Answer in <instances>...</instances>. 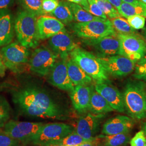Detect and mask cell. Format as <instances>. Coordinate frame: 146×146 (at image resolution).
<instances>
[{
    "label": "cell",
    "instance_id": "obj_33",
    "mask_svg": "<svg viewBox=\"0 0 146 146\" xmlns=\"http://www.w3.org/2000/svg\"><path fill=\"white\" fill-rule=\"evenodd\" d=\"M127 20L129 24L135 30H140L145 28L146 18L140 15L131 16L128 17Z\"/></svg>",
    "mask_w": 146,
    "mask_h": 146
},
{
    "label": "cell",
    "instance_id": "obj_14",
    "mask_svg": "<svg viewBox=\"0 0 146 146\" xmlns=\"http://www.w3.org/2000/svg\"><path fill=\"white\" fill-rule=\"evenodd\" d=\"M68 58H61L57 61L50 71L48 81L53 86L61 90L70 92L74 88V85L69 77L67 66Z\"/></svg>",
    "mask_w": 146,
    "mask_h": 146
},
{
    "label": "cell",
    "instance_id": "obj_45",
    "mask_svg": "<svg viewBox=\"0 0 146 146\" xmlns=\"http://www.w3.org/2000/svg\"><path fill=\"white\" fill-rule=\"evenodd\" d=\"M141 127L142 131H143L145 134L146 136V120L141 123Z\"/></svg>",
    "mask_w": 146,
    "mask_h": 146
},
{
    "label": "cell",
    "instance_id": "obj_24",
    "mask_svg": "<svg viewBox=\"0 0 146 146\" xmlns=\"http://www.w3.org/2000/svg\"><path fill=\"white\" fill-rule=\"evenodd\" d=\"M120 15L125 19L133 15H140L146 18V5H132L122 2L118 10Z\"/></svg>",
    "mask_w": 146,
    "mask_h": 146
},
{
    "label": "cell",
    "instance_id": "obj_11",
    "mask_svg": "<svg viewBox=\"0 0 146 146\" xmlns=\"http://www.w3.org/2000/svg\"><path fill=\"white\" fill-rule=\"evenodd\" d=\"M98 58L107 73L114 78L125 77L134 70L136 62L120 55Z\"/></svg>",
    "mask_w": 146,
    "mask_h": 146
},
{
    "label": "cell",
    "instance_id": "obj_20",
    "mask_svg": "<svg viewBox=\"0 0 146 146\" xmlns=\"http://www.w3.org/2000/svg\"><path fill=\"white\" fill-rule=\"evenodd\" d=\"M15 35L14 21L10 11H0V46L10 44Z\"/></svg>",
    "mask_w": 146,
    "mask_h": 146
},
{
    "label": "cell",
    "instance_id": "obj_19",
    "mask_svg": "<svg viewBox=\"0 0 146 146\" xmlns=\"http://www.w3.org/2000/svg\"><path fill=\"white\" fill-rule=\"evenodd\" d=\"M94 86L89 85H78L70 92V98L73 107L79 114L88 111L92 92Z\"/></svg>",
    "mask_w": 146,
    "mask_h": 146
},
{
    "label": "cell",
    "instance_id": "obj_23",
    "mask_svg": "<svg viewBox=\"0 0 146 146\" xmlns=\"http://www.w3.org/2000/svg\"><path fill=\"white\" fill-rule=\"evenodd\" d=\"M50 15L64 24H68L74 20L73 13L67 1L61 0L55 10Z\"/></svg>",
    "mask_w": 146,
    "mask_h": 146
},
{
    "label": "cell",
    "instance_id": "obj_2",
    "mask_svg": "<svg viewBox=\"0 0 146 146\" xmlns=\"http://www.w3.org/2000/svg\"><path fill=\"white\" fill-rule=\"evenodd\" d=\"M125 111L134 120L146 119V84L129 80L122 94Z\"/></svg>",
    "mask_w": 146,
    "mask_h": 146
},
{
    "label": "cell",
    "instance_id": "obj_38",
    "mask_svg": "<svg viewBox=\"0 0 146 146\" xmlns=\"http://www.w3.org/2000/svg\"><path fill=\"white\" fill-rule=\"evenodd\" d=\"M67 2L77 4L81 6L84 10L89 11V3L88 0H66Z\"/></svg>",
    "mask_w": 146,
    "mask_h": 146
},
{
    "label": "cell",
    "instance_id": "obj_48",
    "mask_svg": "<svg viewBox=\"0 0 146 146\" xmlns=\"http://www.w3.org/2000/svg\"><path fill=\"white\" fill-rule=\"evenodd\" d=\"M104 146H105V145H104Z\"/></svg>",
    "mask_w": 146,
    "mask_h": 146
},
{
    "label": "cell",
    "instance_id": "obj_6",
    "mask_svg": "<svg viewBox=\"0 0 146 146\" xmlns=\"http://www.w3.org/2000/svg\"><path fill=\"white\" fill-rule=\"evenodd\" d=\"M0 52L6 68L15 73L25 70L29 63L28 48L19 42H13L4 46Z\"/></svg>",
    "mask_w": 146,
    "mask_h": 146
},
{
    "label": "cell",
    "instance_id": "obj_32",
    "mask_svg": "<svg viewBox=\"0 0 146 146\" xmlns=\"http://www.w3.org/2000/svg\"><path fill=\"white\" fill-rule=\"evenodd\" d=\"M133 77L141 81H146V56L136 62Z\"/></svg>",
    "mask_w": 146,
    "mask_h": 146
},
{
    "label": "cell",
    "instance_id": "obj_35",
    "mask_svg": "<svg viewBox=\"0 0 146 146\" xmlns=\"http://www.w3.org/2000/svg\"><path fill=\"white\" fill-rule=\"evenodd\" d=\"M88 2L89 3V13L96 17L104 19H108L107 16L103 13L94 0H88Z\"/></svg>",
    "mask_w": 146,
    "mask_h": 146
},
{
    "label": "cell",
    "instance_id": "obj_15",
    "mask_svg": "<svg viewBox=\"0 0 146 146\" xmlns=\"http://www.w3.org/2000/svg\"><path fill=\"white\" fill-rule=\"evenodd\" d=\"M109 83L96 84L94 86V89L107 101L114 110L119 113H125V108L122 94L118 89Z\"/></svg>",
    "mask_w": 146,
    "mask_h": 146
},
{
    "label": "cell",
    "instance_id": "obj_40",
    "mask_svg": "<svg viewBox=\"0 0 146 146\" xmlns=\"http://www.w3.org/2000/svg\"><path fill=\"white\" fill-rule=\"evenodd\" d=\"M14 0H0V11L8 9L12 4Z\"/></svg>",
    "mask_w": 146,
    "mask_h": 146
},
{
    "label": "cell",
    "instance_id": "obj_3",
    "mask_svg": "<svg viewBox=\"0 0 146 146\" xmlns=\"http://www.w3.org/2000/svg\"><path fill=\"white\" fill-rule=\"evenodd\" d=\"M37 16L27 11L18 13L14 20L15 33L19 42L27 48H36L40 40Z\"/></svg>",
    "mask_w": 146,
    "mask_h": 146
},
{
    "label": "cell",
    "instance_id": "obj_27",
    "mask_svg": "<svg viewBox=\"0 0 146 146\" xmlns=\"http://www.w3.org/2000/svg\"><path fill=\"white\" fill-rule=\"evenodd\" d=\"M110 20L112 26L117 34H128L135 33L136 30L130 26L125 18L120 16Z\"/></svg>",
    "mask_w": 146,
    "mask_h": 146
},
{
    "label": "cell",
    "instance_id": "obj_42",
    "mask_svg": "<svg viewBox=\"0 0 146 146\" xmlns=\"http://www.w3.org/2000/svg\"><path fill=\"white\" fill-rule=\"evenodd\" d=\"M107 1L113 6H114L117 11L123 2L122 0H107Z\"/></svg>",
    "mask_w": 146,
    "mask_h": 146
},
{
    "label": "cell",
    "instance_id": "obj_21",
    "mask_svg": "<svg viewBox=\"0 0 146 146\" xmlns=\"http://www.w3.org/2000/svg\"><path fill=\"white\" fill-rule=\"evenodd\" d=\"M67 66L69 77L74 86L89 85L92 82L93 79L72 58L67 59Z\"/></svg>",
    "mask_w": 146,
    "mask_h": 146
},
{
    "label": "cell",
    "instance_id": "obj_36",
    "mask_svg": "<svg viewBox=\"0 0 146 146\" xmlns=\"http://www.w3.org/2000/svg\"><path fill=\"white\" fill-rule=\"evenodd\" d=\"M131 146H146V136L143 131H139L129 141Z\"/></svg>",
    "mask_w": 146,
    "mask_h": 146
},
{
    "label": "cell",
    "instance_id": "obj_17",
    "mask_svg": "<svg viewBox=\"0 0 146 146\" xmlns=\"http://www.w3.org/2000/svg\"><path fill=\"white\" fill-rule=\"evenodd\" d=\"M134 125V120L131 117L118 115L104 123L102 129V134L110 135L129 133Z\"/></svg>",
    "mask_w": 146,
    "mask_h": 146
},
{
    "label": "cell",
    "instance_id": "obj_44",
    "mask_svg": "<svg viewBox=\"0 0 146 146\" xmlns=\"http://www.w3.org/2000/svg\"><path fill=\"white\" fill-rule=\"evenodd\" d=\"M141 36L142 37L144 42L145 43L146 47V28H144L142 29L141 31Z\"/></svg>",
    "mask_w": 146,
    "mask_h": 146
},
{
    "label": "cell",
    "instance_id": "obj_39",
    "mask_svg": "<svg viewBox=\"0 0 146 146\" xmlns=\"http://www.w3.org/2000/svg\"><path fill=\"white\" fill-rule=\"evenodd\" d=\"M101 145V140L99 137H96L94 140L91 141H88L82 143L78 146H100Z\"/></svg>",
    "mask_w": 146,
    "mask_h": 146
},
{
    "label": "cell",
    "instance_id": "obj_22",
    "mask_svg": "<svg viewBox=\"0 0 146 146\" xmlns=\"http://www.w3.org/2000/svg\"><path fill=\"white\" fill-rule=\"evenodd\" d=\"M88 111L94 114L106 115L107 113L113 111L114 110L93 87L90 96Z\"/></svg>",
    "mask_w": 146,
    "mask_h": 146
},
{
    "label": "cell",
    "instance_id": "obj_10",
    "mask_svg": "<svg viewBox=\"0 0 146 146\" xmlns=\"http://www.w3.org/2000/svg\"><path fill=\"white\" fill-rule=\"evenodd\" d=\"M58 56L47 47H38L32 53L29 66L34 73L42 76H46L56 62Z\"/></svg>",
    "mask_w": 146,
    "mask_h": 146
},
{
    "label": "cell",
    "instance_id": "obj_8",
    "mask_svg": "<svg viewBox=\"0 0 146 146\" xmlns=\"http://www.w3.org/2000/svg\"><path fill=\"white\" fill-rule=\"evenodd\" d=\"M117 35L120 41L119 55L135 62L146 56V44L141 35L136 33L128 34H117Z\"/></svg>",
    "mask_w": 146,
    "mask_h": 146
},
{
    "label": "cell",
    "instance_id": "obj_1",
    "mask_svg": "<svg viewBox=\"0 0 146 146\" xmlns=\"http://www.w3.org/2000/svg\"><path fill=\"white\" fill-rule=\"evenodd\" d=\"M12 100L19 113L31 118L66 121L73 117L67 107L60 103L46 89L32 84L11 90Z\"/></svg>",
    "mask_w": 146,
    "mask_h": 146
},
{
    "label": "cell",
    "instance_id": "obj_9",
    "mask_svg": "<svg viewBox=\"0 0 146 146\" xmlns=\"http://www.w3.org/2000/svg\"><path fill=\"white\" fill-rule=\"evenodd\" d=\"M43 124L42 122L9 120L3 127V131L12 138L27 145L30 143Z\"/></svg>",
    "mask_w": 146,
    "mask_h": 146
},
{
    "label": "cell",
    "instance_id": "obj_4",
    "mask_svg": "<svg viewBox=\"0 0 146 146\" xmlns=\"http://www.w3.org/2000/svg\"><path fill=\"white\" fill-rule=\"evenodd\" d=\"M69 54L71 58L96 82V84L110 82L108 74L98 57L78 47Z\"/></svg>",
    "mask_w": 146,
    "mask_h": 146
},
{
    "label": "cell",
    "instance_id": "obj_30",
    "mask_svg": "<svg viewBox=\"0 0 146 146\" xmlns=\"http://www.w3.org/2000/svg\"><path fill=\"white\" fill-rule=\"evenodd\" d=\"M11 108L5 98L0 95V128H3L11 117Z\"/></svg>",
    "mask_w": 146,
    "mask_h": 146
},
{
    "label": "cell",
    "instance_id": "obj_34",
    "mask_svg": "<svg viewBox=\"0 0 146 146\" xmlns=\"http://www.w3.org/2000/svg\"><path fill=\"white\" fill-rule=\"evenodd\" d=\"M20 142L12 138L0 129V146H19Z\"/></svg>",
    "mask_w": 146,
    "mask_h": 146
},
{
    "label": "cell",
    "instance_id": "obj_25",
    "mask_svg": "<svg viewBox=\"0 0 146 146\" xmlns=\"http://www.w3.org/2000/svg\"><path fill=\"white\" fill-rule=\"evenodd\" d=\"M68 3L73 13L74 20L76 22H86L102 19L93 15L80 5L69 2Z\"/></svg>",
    "mask_w": 146,
    "mask_h": 146
},
{
    "label": "cell",
    "instance_id": "obj_28",
    "mask_svg": "<svg viewBox=\"0 0 146 146\" xmlns=\"http://www.w3.org/2000/svg\"><path fill=\"white\" fill-rule=\"evenodd\" d=\"M88 141H89L85 140L74 131L71 134L55 142L51 146H78Z\"/></svg>",
    "mask_w": 146,
    "mask_h": 146
},
{
    "label": "cell",
    "instance_id": "obj_31",
    "mask_svg": "<svg viewBox=\"0 0 146 146\" xmlns=\"http://www.w3.org/2000/svg\"><path fill=\"white\" fill-rule=\"evenodd\" d=\"M100 9L110 19L120 17L121 15L118 11L114 6L111 5L108 1H102L99 0H94Z\"/></svg>",
    "mask_w": 146,
    "mask_h": 146
},
{
    "label": "cell",
    "instance_id": "obj_47",
    "mask_svg": "<svg viewBox=\"0 0 146 146\" xmlns=\"http://www.w3.org/2000/svg\"><path fill=\"white\" fill-rule=\"evenodd\" d=\"M99 1H107V0H99Z\"/></svg>",
    "mask_w": 146,
    "mask_h": 146
},
{
    "label": "cell",
    "instance_id": "obj_29",
    "mask_svg": "<svg viewBox=\"0 0 146 146\" xmlns=\"http://www.w3.org/2000/svg\"><path fill=\"white\" fill-rule=\"evenodd\" d=\"M20 2L25 11L38 16L44 15L42 11V0H20Z\"/></svg>",
    "mask_w": 146,
    "mask_h": 146
},
{
    "label": "cell",
    "instance_id": "obj_37",
    "mask_svg": "<svg viewBox=\"0 0 146 146\" xmlns=\"http://www.w3.org/2000/svg\"><path fill=\"white\" fill-rule=\"evenodd\" d=\"M59 4L58 0H42V11L44 14H50Z\"/></svg>",
    "mask_w": 146,
    "mask_h": 146
},
{
    "label": "cell",
    "instance_id": "obj_41",
    "mask_svg": "<svg viewBox=\"0 0 146 146\" xmlns=\"http://www.w3.org/2000/svg\"><path fill=\"white\" fill-rule=\"evenodd\" d=\"M6 69L7 68L5 67V65L3 61L2 57L0 52V76L1 77H3L5 75Z\"/></svg>",
    "mask_w": 146,
    "mask_h": 146
},
{
    "label": "cell",
    "instance_id": "obj_5",
    "mask_svg": "<svg viewBox=\"0 0 146 146\" xmlns=\"http://www.w3.org/2000/svg\"><path fill=\"white\" fill-rule=\"evenodd\" d=\"M71 29L82 40L96 39L116 34L110 20L104 19L74 23L71 25Z\"/></svg>",
    "mask_w": 146,
    "mask_h": 146
},
{
    "label": "cell",
    "instance_id": "obj_18",
    "mask_svg": "<svg viewBox=\"0 0 146 146\" xmlns=\"http://www.w3.org/2000/svg\"><path fill=\"white\" fill-rule=\"evenodd\" d=\"M37 22L40 40L49 38L59 33L66 31L64 25L53 16H39Z\"/></svg>",
    "mask_w": 146,
    "mask_h": 146
},
{
    "label": "cell",
    "instance_id": "obj_13",
    "mask_svg": "<svg viewBox=\"0 0 146 146\" xmlns=\"http://www.w3.org/2000/svg\"><path fill=\"white\" fill-rule=\"evenodd\" d=\"M104 116L105 115H96L89 112L79 118L75 131L86 140H94L97 137Z\"/></svg>",
    "mask_w": 146,
    "mask_h": 146
},
{
    "label": "cell",
    "instance_id": "obj_16",
    "mask_svg": "<svg viewBox=\"0 0 146 146\" xmlns=\"http://www.w3.org/2000/svg\"><path fill=\"white\" fill-rule=\"evenodd\" d=\"M49 38L48 43L52 50L61 58H68L70 52L78 47L72 37L66 31L59 33Z\"/></svg>",
    "mask_w": 146,
    "mask_h": 146
},
{
    "label": "cell",
    "instance_id": "obj_7",
    "mask_svg": "<svg viewBox=\"0 0 146 146\" xmlns=\"http://www.w3.org/2000/svg\"><path fill=\"white\" fill-rule=\"evenodd\" d=\"M74 131L73 126L62 122L43 124L29 143L35 146H51Z\"/></svg>",
    "mask_w": 146,
    "mask_h": 146
},
{
    "label": "cell",
    "instance_id": "obj_46",
    "mask_svg": "<svg viewBox=\"0 0 146 146\" xmlns=\"http://www.w3.org/2000/svg\"><path fill=\"white\" fill-rule=\"evenodd\" d=\"M140 1L142 2V3H145V4L146 5V0H140Z\"/></svg>",
    "mask_w": 146,
    "mask_h": 146
},
{
    "label": "cell",
    "instance_id": "obj_26",
    "mask_svg": "<svg viewBox=\"0 0 146 146\" xmlns=\"http://www.w3.org/2000/svg\"><path fill=\"white\" fill-rule=\"evenodd\" d=\"M98 137L104 139L105 146H124L129 142L131 136L129 133H127L110 135L102 134Z\"/></svg>",
    "mask_w": 146,
    "mask_h": 146
},
{
    "label": "cell",
    "instance_id": "obj_43",
    "mask_svg": "<svg viewBox=\"0 0 146 146\" xmlns=\"http://www.w3.org/2000/svg\"><path fill=\"white\" fill-rule=\"evenodd\" d=\"M122 2L132 5H141L142 3L140 0H122Z\"/></svg>",
    "mask_w": 146,
    "mask_h": 146
},
{
    "label": "cell",
    "instance_id": "obj_12",
    "mask_svg": "<svg viewBox=\"0 0 146 146\" xmlns=\"http://www.w3.org/2000/svg\"><path fill=\"white\" fill-rule=\"evenodd\" d=\"M91 47L99 58H106L119 54L120 41L117 34L93 40H83Z\"/></svg>",
    "mask_w": 146,
    "mask_h": 146
}]
</instances>
